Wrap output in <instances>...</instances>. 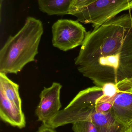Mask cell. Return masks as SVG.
Wrapping results in <instances>:
<instances>
[{
	"mask_svg": "<svg viewBox=\"0 0 132 132\" xmlns=\"http://www.w3.org/2000/svg\"><path fill=\"white\" fill-rule=\"evenodd\" d=\"M75 65L96 86L132 80V15L114 18L87 32Z\"/></svg>",
	"mask_w": 132,
	"mask_h": 132,
	"instance_id": "6da1fadb",
	"label": "cell"
},
{
	"mask_svg": "<svg viewBox=\"0 0 132 132\" xmlns=\"http://www.w3.org/2000/svg\"><path fill=\"white\" fill-rule=\"evenodd\" d=\"M43 33L42 22L32 17L26 19L21 29L10 36L0 50V73L17 74L34 62Z\"/></svg>",
	"mask_w": 132,
	"mask_h": 132,
	"instance_id": "7a4b0ae2",
	"label": "cell"
},
{
	"mask_svg": "<svg viewBox=\"0 0 132 132\" xmlns=\"http://www.w3.org/2000/svg\"><path fill=\"white\" fill-rule=\"evenodd\" d=\"M132 10V0H97L83 7L70 11L69 14L84 24H92L94 29L115 18L123 11Z\"/></svg>",
	"mask_w": 132,
	"mask_h": 132,
	"instance_id": "3957f363",
	"label": "cell"
},
{
	"mask_svg": "<svg viewBox=\"0 0 132 132\" xmlns=\"http://www.w3.org/2000/svg\"><path fill=\"white\" fill-rule=\"evenodd\" d=\"M52 31L53 46L64 52L82 45L88 32L78 21L69 19L57 21Z\"/></svg>",
	"mask_w": 132,
	"mask_h": 132,
	"instance_id": "277c9868",
	"label": "cell"
},
{
	"mask_svg": "<svg viewBox=\"0 0 132 132\" xmlns=\"http://www.w3.org/2000/svg\"><path fill=\"white\" fill-rule=\"evenodd\" d=\"M60 83L53 82L49 87H44L40 95V101L35 111L38 121L46 123L53 118L60 111L61 105Z\"/></svg>",
	"mask_w": 132,
	"mask_h": 132,
	"instance_id": "5b68a950",
	"label": "cell"
},
{
	"mask_svg": "<svg viewBox=\"0 0 132 132\" xmlns=\"http://www.w3.org/2000/svg\"><path fill=\"white\" fill-rule=\"evenodd\" d=\"M112 111L115 120L123 126L132 123V81H126L117 92Z\"/></svg>",
	"mask_w": 132,
	"mask_h": 132,
	"instance_id": "8992f818",
	"label": "cell"
},
{
	"mask_svg": "<svg viewBox=\"0 0 132 132\" xmlns=\"http://www.w3.org/2000/svg\"><path fill=\"white\" fill-rule=\"evenodd\" d=\"M0 117L2 121L13 127L22 129L26 126L25 115L0 91Z\"/></svg>",
	"mask_w": 132,
	"mask_h": 132,
	"instance_id": "52a82bcc",
	"label": "cell"
},
{
	"mask_svg": "<svg viewBox=\"0 0 132 132\" xmlns=\"http://www.w3.org/2000/svg\"><path fill=\"white\" fill-rule=\"evenodd\" d=\"M87 120L94 123L97 132H121L125 127L115 120L112 109L107 113H100L95 111L94 107L89 114Z\"/></svg>",
	"mask_w": 132,
	"mask_h": 132,
	"instance_id": "ba28073f",
	"label": "cell"
},
{
	"mask_svg": "<svg viewBox=\"0 0 132 132\" xmlns=\"http://www.w3.org/2000/svg\"><path fill=\"white\" fill-rule=\"evenodd\" d=\"M76 0H38L40 10L49 15H64L69 12Z\"/></svg>",
	"mask_w": 132,
	"mask_h": 132,
	"instance_id": "9c48e42d",
	"label": "cell"
},
{
	"mask_svg": "<svg viewBox=\"0 0 132 132\" xmlns=\"http://www.w3.org/2000/svg\"><path fill=\"white\" fill-rule=\"evenodd\" d=\"M19 90V86L18 84L11 80L6 74L0 73V91L19 109L22 111Z\"/></svg>",
	"mask_w": 132,
	"mask_h": 132,
	"instance_id": "30bf717a",
	"label": "cell"
},
{
	"mask_svg": "<svg viewBox=\"0 0 132 132\" xmlns=\"http://www.w3.org/2000/svg\"><path fill=\"white\" fill-rule=\"evenodd\" d=\"M72 124L74 132H97L96 126L91 121H80Z\"/></svg>",
	"mask_w": 132,
	"mask_h": 132,
	"instance_id": "8fae6325",
	"label": "cell"
},
{
	"mask_svg": "<svg viewBox=\"0 0 132 132\" xmlns=\"http://www.w3.org/2000/svg\"><path fill=\"white\" fill-rule=\"evenodd\" d=\"M97 1V0H76L70 11L85 7L94 3Z\"/></svg>",
	"mask_w": 132,
	"mask_h": 132,
	"instance_id": "7c38bea8",
	"label": "cell"
},
{
	"mask_svg": "<svg viewBox=\"0 0 132 132\" xmlns=\"http://www.w3.org/2000/svg\"><path fill=\"white\" fill-rule=\"evenodd\" d=\"M36 132H57L54 129L51 128H48L46 126L42 125L41 126L38 131Z\"/></svg>",
	"mask_w": 132,
	"mask_h": 132,
	"instance_id": "4fadbf2b",
	"label": "cell"
},
{
	"mask_svg": "<svg viewBox=\"0 0 132 132\" xmlns=\"http://www.w3.org/2000/svg\"><path fill=\"white\" fill-rule=\"evenodd\" d=\"M121 132H132V122L128 125L125 126Z\"/></svg>",
	"mask_w": 132,
	"mask_h": 132,
	"instance_id": "5bb4252c",
	"label": "cell"
},
{
	"mask_svg": "<svg viewBox=\"0 0 132 132\" xmlns=\"http://www.w3.org/2000/svg\"><path fill=\"white\" fill-rule=\"evenodd\" d=\"M4 0H0V9L1 10L2 6V4L3 3Z\"/></svg>",
	"mask_w": 132,
	"mask_h": 132,
	"instance_id": "9a60e30c",
	"label": "cell"
}]
</instances>
